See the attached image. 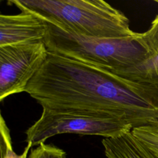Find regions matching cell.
Here are the masks:
<instances>
[{
	"instance_id": "obj_1",
	"label": "cell",
	"mask_w": 158,
	"mask_h": 158,
	"mask_svg": "<svg viewBox=\"0 0 158 158\" xmlns=\"http://www.w3.org/2000/svg\"><path fill=\"white\" fill-rule=\"evenodd\" d=\"M25 92L43 109L122 118L133 128L158 120V88L51 52Z\"/></svg>"
},
{
	"instance_id": "obj_2",
	"label": "cell",
	"mask_w": 158,
	"mask_h": 158,
	"mask_svg": "<svg viewBox=\"0 0 158 158\" xmlns=\"http://www.w3.org/2000/svg\"><path fill=\"white\" fill-rule=\"evenodd\" d=\"M47 23L44 43L49 52L112 72L137 64L152 52L142 33L122 38H98L78 35Z\"/></svg>"
},
{
	"instance_id": "obj_3",
	"label": "cell",
	"mask_w": 158,
	"mask_h": 158,
	"mask_svg": "<svg viewBox=\"0 0 158 158\" xmlns=\"http://www.w3.org/2000/svg\"><path fill=\"white\" fill-rule=\"evenodd\" d=\"M9 2L81 35L122 38L136 33L131 30L128 19L121 11L102 0H12Z\"/></svg>"
},
{
	"instance_id": "obj_4",
	"label": "cell",
	"mask_w": 158,
	"mask_h": 158,
	"mask_svg": "<svg viewBox=\"0 0 158 158\" xmlns=\"http://www.w3.org/2000/svg\"><path fill=\"white\" fill-rule=\"evenodd\" d=\"M125 120L72 110L43 109L40 118L25 131V141L31 146L44 143L54 136L73 133L113 138L131 131Z\"/></svg>"
},
{
	"instance_id": "obj_5",
	"label": "cell",
	"mask_w": 158,
	"mask_h": 158,
	"mask_svg": "<svg viewBox=\"0 0 158 158\" xmlns=\"http://www.w3.org/2000/svg\"><path fill=\"white\" fill-rule=\"evenodd\" d=\"M49 52L44 41L0 47V101L25 91Z\"/></svg>"
},
{
	"instance_id": "obj_6",
	"label": "cell",
	"mask_w": 158,
	"mask_h": 158,
	"mask_svg": "<svg viewBox=\"0 0 158 158\" xmlns=\"http://www.w3.org/2000/svg\"><path fill=\"white\" fill-rule=\"evenodd\" d=\"M47 22L39 15L25 9L15 15H0V47L44 41Z\"/></svg>"
},
{
	"instance_id": "obj_7",
	"label": "cell",
	"mask_w": 158,
	"mask_h": 158,
	"mask_svg": "<svg viewBox=\"0 0 158 158\" xmlns=\"http://www.w3.org/2000/svg\"><path fill=\"white\" fill-rule=\"evenodd\" d=\"M107 158H156L131 131L102 140Z\"/></svg>"
},
{
	"instance_id": "obj_8",
	"label": "cell",
	"mask_w": 158,
	"mask_h": 158,
	"mask_svg": "<svg viewBox=\"0 0 158 158\" xmlns=\"http://www.w3.org/2000/svg\"><path fill=\"white\" fill-rule=\"evenodd\" d=\"M113 73L126 79L158 88V52H151L137 64Z\"/></svg>"
},
{
	"instance_id": "obj_9",
	"label": "cell",
	"mask_w": 158,
	"mask_h": 158,
	"mask_svg": "<svg viewBox=\"0 0 158 158\" xmlns=\"http://www.w3.org/2000/svg\"><path fill=\"white\" fill-rule=\"evenodd\" d=\"M131 133L156 158H158V120L135 127L132 128Z\"/></svg>"
},
{
	"instance_id": "obj_10",
	"label": "cell",
	"mask_w": 158,
	"mask_h": 158,
	"mask_svg": "<svg viewBox=\"0 0 158 158\" xmlns=\"http://www.w3.org/2000/svg\"><path fill=\"white\" fill-rule=\"evenodd\" d=\"M0 133H1V158H27L30 148L32 147L30 143H28L23 153L20 155L16 154L12 148L10 130L6 125L5 120L2 115L0 118Z\"/></svg>"
},
{
	"instance_id": "obj_11",
	"label": "cell",
	"mask_w": 158,
	"mask_h": 158,
	"mask_svg": "<svg viewBox=\"0 0 158 158\" xmlns=\"http://www.w3.org/2000/svg\"><path fill=\"white\" fill-rule=\"evenodd\" d=\"M155 1L158 3L157 0ZM142 34L151 51L158 52V15L152 22L149 29Z\"/></svg>"
},
{
	"instance_id": "obj_12",
	"label": "cell",
	"mask_w": 158,
	"mask_h": 158,
	"mask_svg": "<svg viewBox=\"0 0 158 158\" xmlns=\"http://www.w3.org/2000/svg\"><path fill=\"white\" fill-rule=\"evenodd\" d=\"M27 158H40V150L38 146H36L35 149L30 150V154H28Z\"/></svg>"
}]
</instances>
